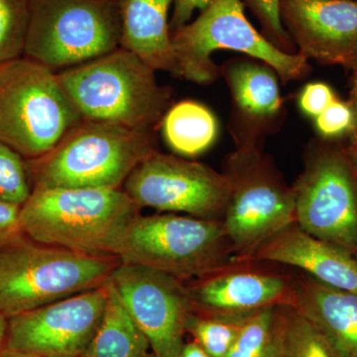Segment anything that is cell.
Returning a JSON list of instances; mask_svg holds the SVG:
<instances>
[{
    "mask_svg": "<svg viewBox=\"0 0 357 357\" xmlns=\"http://www.w3.org/2000/svg\"><path fill=\"white\" fill-rule=\"evenodd\" d=\"M140 210L123 189H34L21 206L20 227L37 243L117 256L124 232Z\"/></svg>",
    "mask_w": 357,
    "mask_h": 357,
    "instance_id": "6da1fadb",
    "label": "cell"
},
{
    "mask_svg": "<svg viewBox=\"0 0 357 357\" xmlns=\"http://www.w3.org/2000/svg\"><path fill=\"white\" fill-rule=\"evenodd\" d=\"M57 77L83 121L156 131L172 105V91L159 84L156 70L123 47Z\"/></svg>",
    "mask_w": 357,
    "mask_h": 357,
    "instance_id": "7a4b0ae2",
    "label": "cell"
},
{
    "mask_svg": "<svg viewBox=\"0 0 357 357\" xmlns=\"http://www.w3.org/2000/svg\"><path fill=\"white\" fill-rule=\"evenodd\" d=\"M157 151L156 131L82 121L50 152L26 163L33 190L122 189L134 169Z\"/></svg>",
    "mask_w": 357,
    "mask_h": 357,
    "instance_id": "3957f363",
    "label": "cell"
},
{
    "mask_svg": "<svg viewBox=\"0 0 357 357\" xmlns=\"http://www.w3.org/2000/svg\"><path fill=\"white\" fill-rule=\"evenodd\" d=\"M121 263L119 256L86 255L23 234L0 248V312L9 319L102 287Z\"/></svg>",
    "mask_w": 357,
    "mask_h": 357,
    "instance_id": "277c9868",
    "label": "cell"
},
{
    "mask_svg": "<svg viewBox=\"0 0 357 357\" xmlns=\"http://www.w3.org/2000/svg\"><path fill=\"white\" fill-rule=\"evenodd\" d=\"M241 0H213L171 38L175 52L176 77L208 86L220 77L213 52L234 51L273 68L284 84L309 76V60L300 54L279 50L251 24Z\"/></svg>",
    "mask_w": 357,
    "mask_h": 357,
    "instance_id": "5b68a950",
    "label": "cell"
},
{
    "mask_svg": "<svg viewBox=\"0 0 357 357\" xmlns=\"http://www.w3.org/2000/svg\"><path fill=\"white\" fill-rule=\"evenodd\" d=\"M82 121L57 73L25 56L0 64V142L23 158L48 153Z\"/></svg>",
    "mask_w": 357,
    "mask_h": 357,
    "instance_id": "8992f818",
    "label": "cell"
},
{
    "mask_svg": "<svg viewBox=\"0 0 357 357\" xmlns=\"http://www.w3.org/2000/svg\"><path fill=\"white\" fill-rule=\"evenodd\" d=\"M229 185L222 220L234 256H251L296 222L295 194L263 148H236L222 161Z\"/></svg>",
    "mask_w": 357,
    "mask_h": 357,
    "instance_id": "52a82bcc",
    "label": "cell"
},
{
    "mask_svg": "<svg viewBox=\"0 0 357 357\" xmlns=\"http://www.w3.org/2000/svg\"><path fill=\"white\" fill-rule=\"evenodd\" d=\"M117 0H31L25 57L59 73L121 47Z\"/></svg>",
    "mask_w": 357,
    "mask_h": 357,
    "instance_id": "ba28073f",
    "label": "cell"
},
{
    "mask_svg": "<svg viewBox=\"0 0 357 357\" xmlns=\"http://www.w3.org/2000/svg\"><path fill=\"white\" fill-rule=\"evenodd\" d=\"M117 256L183 282L208 273L234 256L222 222L167 213L134 218Z\"/></svg>",
    "mask_w": 357,
    "mask_h": 357,
    "instance_id": "9c48e42d",
    "label": "cell"
},
{
    "mask_svg": "<svg viewBox=\"0 0 357 357\" xmlns=\"http://www.w3.org/2000/svg\"><path fill=\"white\" fill-rule=\"evenodd\" d=\"M292 187L301 229L357 259V177L345 145L319 137L310 141Z\"/></svg>",
    "mask_w": 357,
    "mask_h": 357,
    "instance_id": "30bf717a",
    "label": "cell"
},
{
    "mask_svg": "<svg viewBox=\"0 0 357 357\" xmlns=\"http://www.w3.org/2000/svg\"><path fill=\"white\" fill-rule=\"evenodd\" d=\"M122 189L140 208L220 222L229 194L222 172L201 162L160 151L141 162Z\"/></svg>",
    "mask_w": 357,
    "mask_h": 357,
    "instance_id": "8fae6325",
    "label": "cell"
},
{
    "mask_svg": "<svg viewBox=\"0 0 357 357\" xmlns=\"http://www.w3.org/2000/svg\"><path fill=\"white\" fill-rule=\"evenodd\" d=\"M288 268L251 256H232L208 273L185 282L192 312L245 318L270 307H296L297 273Z\"/></svg>",
    "mask_w": 357,
    "mask_h": 357,
    "instance_id": "7c38bea8",
    "label": "cell"
},
{
    "mask_svg": "<svg viewBox=\"0 0 357 357\" xmlns=\"http://www.w3.org/2000/svg\"><path fill=\"white\" fill-rule=\"evenodd\" d=\"M124 306L146 335L155 357H180L192 312L185 282L121 263L112 278Z\"/></svg>",
    "mask_w": 357,
    "mask_h": 357,
    "instance_id": "4fadbf2b",
    "label": "cell"
},
{
    "mask_svg": "<svg viewBox=\"0 0 357 357\" xmlns=\"http://www.w3.org/2000/svg\"><path fill=\"white\" fill-rule=\"evenodd\" d=\"M109 283L8 319L6 347L44 357H83L102 321Z\"/></svg>",
    "mask_w": 357,
    "mask_h": 357,
    "instance_id": "5bb4252c",
    "label": "cell"
},
{
    "mask_svg": "<svg viewBox=\"0 0 357 357\" xmlns=\"http://www.w3.org/2000/svg\"><path fill=\"white\" fill-rule=\"evenodd\" d=\"M230 95L229 130L236 148H263L286 119L280 77L261 61L243 56L220 66Z\"/></svg>",
    "mask_w": 357,
    "mask_h": 357,
    "instance_id": "9a60e30c",
    "label": "cell"
},
{
    "mask_svg": "<svg viewBox=\"0 0 357 357\" xmlns=\"http://www.w3.org/2000/svg\"><path fill=\"white\" fill-rule=\"evenodd\" d=\"M281 17L298 54L357 72V0H281Z\"/></svg>",
    "mask_w": 357,
    "mask_h": 357,
    "instance_id": "2e32d148",
    "label": "cell"
},
{
    "mask_svg": "<svg viewBox=\"0 0 357 357\" xmlns=\"http://www.w3.org/2000/svg\"><path fill=\"white\" fill-rule=\"evenodd\" d=\"M251 257L303 272L331 287L357 294V259L304 231L297 223L261 244Z\"/></svg>",
    "mask_w": 357,
    "mask_h": 357,
    "instance_id": "e0dca14e",
    "label": "cell"
},
{
    "mask_svg": "<svg viewBox=\"0 0 357 357\" xmlns=\"http://www.w3.org/2000/svg\"><path fill=\"white\" fill-rule=\"evenodd\" d=\"M295 309L318 328L337 357H357V294L297 271Z\"/></svg>",
    "mask_w": 357,
    "mask_h": 357,
    "instance_id": "ac0fdd59",
    "label": "cell"
},
{
    "mask_svg": "<svg viewBox=\"0 0 357 357\" xmlns=\"http://www.w3.org/2000/svg\"><path fill=\"white\" fill-rule=\"evenodd\" d=\"M175 0H119L121 47L133 52L152 69L175 76L170 10Z\"/></svg>",
    "mask_w": 357,
    "mask_h": 357,
    "instance_id": "d6986e66",
    "label": "cell"
},
{
    "mask_svg": "<svg viewBox=\"0 0 357 357\" xmlns=\"http://www.w3.org/2000/svg\"><path fill=\"white\" fill-rule=\"evenodd\" d=\"M160 126L168 147L178 156L187 158L208 151L217 141L220 131L213 110L192 100L171 105Z\"/></svg>",
    "mask_w": 357,
    "mask_h": 357,
    "instance_id": "ffe728a7",
    "label": "cell"
},
{
    "mask_svg": "<svg viewBox=\"0 0 357 357\" xmlns=\"http://www.w3.org/2000/svg\"><path fill=\"white\" fill-rule=\"evenodd\" d=\"M83 357H155L112 280L102 321Z\"/></svg>",
    "mask_w": 357,
    "mask_h": 357,
    "instance_id": "44dd1931",
    "label": "cell"
},
{
    "mask_svg": "<svg viewBox=\"0 0 357 357\" xmlns=\"http://www.w3.org/2000/svg\"><path fill=\"white\" fill-rule=\"evenodd\" d=\"M288 307H270L246 317L227 357H283Z\"/></svg>",
    "mask_w": 357,
    "mask_h": 357,
    "instance_id": "7402d4cb",
    "label": "cell"
},
{
    "mask_svg": "<svg viewBox=\"0 0 357 357\" xmlns=\"http://www.w3.org/2000/svg\"><path fill=\"white\" fill-rule=\"evenodd\" d=\"M245 318L208 316L192 312L187 321V335H191L192 340L211 357H227Z\"/></svg>",
    "mask_w": 357,
    "mask_h": 357,
    "instance_id": "603a6c76",
    "label": "cell"
},
{
    "mask_svg": "<svg viewBox=\"0 0 357 357\" xmlns=\"http://www.w3.org/2000/svg\"><path fill=\"white\" fill-rule=\"evenodd\" d=\"M31 0H0V64L24 56Z\"/></svg>",
    "mask_w": 357,
    "mask_h": 357,
    "instance_id": "cb8c5ba5",
    "label": "cell"
},
{
    "mask_svg": "<svg viewBox=\"0 0 357 357\" xmlns=\"http://www.w3.org/2000/svg\"><path fill=\"white\" fill-rule=\"evenodd\" d=\"M283 357H337L325 337L295 307H289Z\"/></svg>",
    "mask_w": 357,
    "mask_h": 357,
    "instance_id": "d4e9b609",
    "label": "cell"
},
{
    "mask_svg": "<svg viewBox=\"0 0 357 357\" xmlns=\"http://www.w3.org/2000/svg\"><path fill=\"white\" fill-rule=\"evenodd\" d=\"M32 191L26 160L0 142V199L22 206Z\"/></svg>",
    "mask_w": 357,
    "mask_h": 357,
    "instance_id": "484cf974",
    "label": "cell"
},
{
    "mask_svg": "<svg viewBox=\"0 0 357 357\" xmlns=\"http://www.w3.org/2000/svg\"><path fill=\"white\" fill-rule=\"evenodd\" d=\"M241 2L259 22L265 38L279 50L297 54V48L282 21L281 0H241Z\"/></svg>",
    "mask_w": 357,
    "mask_h": 357,
    "instance_id": "4316f807",
    "label": "cell"
},
{
    "mask_svg": "<svg viewBox=\"0 0 357 357\" xmlns=\"http://www.w3.org/2000/svg\"><path fill=\"white\" fill-rule=\"evenodd\" d=\"M354 112L349 102L337 98L321 114L314 119L318 137L325 140H340L349 136L354 128Z\"/></svg>",
    "mask_w": 357,
    "mask_h": 357,
    "instance_id": "83f0119b",
    "label": "cell"
},
{
    "mask_svg": "<svg viewBox=\"0 0 357 357\" xmlns=\"http://www.w3.org/2000/svg\"><path fill=\"white\" fill-rule=\"evenodd\" d=\"M337 96L332 86L323 82H312L305 84L298 96L301 112L310 119H316L328 109Z\"/></svg>",
    "mask_w": 357,
    "mask_h": 357,
    "instance_id": "f1b7e54d",
    "label": "cell"
},
{
    "mask_svg": "<svg viewBox=\"0 0 357 357\" xmlns=\"http://www.w3.org/2000/svg\"><path fill=\"white\" fill-rule=\"evenodd\" d=\"M20 204L0 199V248L23 236L20 227Z\"/></svg>",
    "mask_w": 357,
    "mask_h": 357,
    "instance_id": "f546056e",
    "label": "cell"
},
{
    "mask_svg": "<svg viewBox=\"0 0 357 357\" xmlns=\"http://www.w3.org/2000/svg\"><path fill=\"white\" fill-rule=\"evenodd\" d=\"M211 1L213 0H175L170 17L171 32L189 23L197 10L201 13Z\"/></svg>",
    "mask_w": 357,
    "mask_h": 357,
    "instance_id": "4dcf8cb0",
    "label": "cell"
},
{
    "mask_svg": "<svg viewBox=\"0 0 357 357\" xmlns=\"http://www.w3.org/2000/svg\"><path fill=\"white\" fill-rule=\"evenodd\" d=\"M347 102L351 105L354 117V128L349 138L357 139V72L352 73L351 91H349V98Z\"/></svg>",
    "mask_w": 357,
    "mask_h": 357,
    "instance_id": "1f68e13d",
    "label": "cell"
},
{
    "mask_svg": "<svg viewBox=\"0 0 357 357\" xmlns=\"http://www.w3.org/2000/svg\"><path fill=\"white\" fill-rule=\"evenodd\" d=\"M180 357H211L203 347L194 340L185 342Z\"/></svg>",
    "mask_w": 357,
    "mask_h": 357,
    "instance_id": "d6a6232c",
    "label": "cell"
},
{
    "mask_svg": "<svg viewBox=\"0 0 357 357\" xmlns=\"http://www.w3.org/2000/svg\"><path fill=\"white\" fill-rule=\"evenodd\" d=\"M345 151L357 177V139L349 138V142L345 145Z\"/></svg>",
    "mask_w": 357,
    "mask_h": 357,
    "instance_id": "836d02e7",
    "label": "cell"
},
{
    "mask_svg": "<svg viewBox=\"0 0 357 357\" xmlns=\"http://www.w3.org/2000/svg\"><path fill=\"white\" fill-rule=\"evenodd\" d=\"M0 357H44L38 356V354H31V352H26L17 351V349H9L4 347L0 351Z\"/></svg>",
    "mask_w": 357,
    "mask_h": 357,
    "instance_id": "e575fe53",
    "label": "cell"
},
{
    "mask_svg": "<svg viewBox=\"0 0 357 357\" xmlns=\"http://www.w3.org/2000/svg\"><path fill=\"white\" fill-rule=\"evenodd\" d=\"M7 326H8V318L0 312V351L6 347Z\"/></svg>",
    "mask_w": 357,
    "mask_h": 357,
    "instance_id": "d590c367",
    "label": "cell"
},
{
    "mask_svg": "<svg viewBox=\"0 0 357 357\" xmlns=\"http://www.w3.org/2000/svg\"><path fill=\"white\" fill-rule=\"evenodd\" d=\"M117 1H119V0H117Z\"/></svg>",
    "mask_w": 357,
    "mask_h": 357,
    "instance_id": "8d00e7d4",
    "label": "cell"
}]
</instances>
